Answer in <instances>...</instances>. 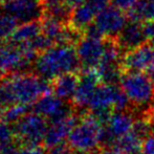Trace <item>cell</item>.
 Masks as SVG:
<instances>
[{"mask_svg":"<svg viewBox=\"0 0 154 154\" xmlns=\"http://www.w3.org/2000/svg\"><path fill=\"white\" fill-rule=\"evenodd\" d=\"M49 92H53L51 83L36 73L3 75L0 82V104L5 108L13 105L31 106Z\"/></svg>","mask_w":154,"mask_h":154,"instance_id":"6da1fadb","label":"cell"},{"mask_svg":"<svg viewBox=\"0 0 154 154\" xmlns=\"http://www.w3.org/2000/svg\"><path fill=\"white\" fill-rule=\"evenodd\" d=\"M34 71L45 81L53 82L60 75L82 70L75 45H54L39 54L34 63Z\"/></svg>","mask_w":154,"mask_h":154,"instance_id":"7a4b0ae2","label":"cell"},{"mask_svg":"<svg viewBox=\"0 0 154 154\" xmlns=\"http://www.w3.org/2000/svg\"><path fill=\"white\" fill-rule=\"evenodd\" d=\"M105 127L91 113L83 116L67 138V145L77 153L93 154L103 146Z\"/></svg>","mask_w":154,"mask_h":154,"instance_id":"3957f363","label":"cell"},{"mask_svg":"<svg viewBox=\"0 0 154 154\" xmlns=\"http://www.w3.org/2000/svg\"><path fill=\"white\" fill-rule=\"evenodd\" d=\"M47 120L36 113H27L13 126L16 140L20 146L40 147L48 129Z\"/></svg>","mask_w":154,"mask_h":154,"instance_id":"277c9868","label":"cell"},{"mask_svg":"<svg viewBox=\"0 0 154 154\" xmlns=\"http://www.w3.org/2000/svg\"><path fill=\"white\" fill-rule=\"evenodd\" d=\"M120 87L134 106H147L154 100V83L144 72H124Z\"/></svg>","mask_w":154,"mask_h":154,"instance_id":"5b68a950","label":"cell"},{"mask_svg":"<svg viewBox=\"0 0 154 154\" xmlns=\"http://www.w3.org/2000/svg\"><path fill=\"white\" fill-rule=\"evenodd\" d=\"M45 11L42 0H8L0 4V12L13 17L18 24L41 21Z\"/></svg>","mask_w":154,"mask_h":154,"instance_id":"8992f818","label":"cell"},{"mask_svg":"<svg viewBox=\"0 0 154 154\" xmlns=\"http://www.w3.org/2000/svg\"><path fill=\"white\" fill-rule=\"evenodd\" d=\"M36 59L37 57L25 54L18 45L6 42L0 53V71L3 75L29 72Z\"/></svg>","mask_w":154,"mask_h":154,"instance_id":"52a82bcc","label":"cell"},{"mask_svg":"<svg viewBox=\"0 0 154 154\" xmlns=\"http://www.w3.org/2000/svg\"><path fill=\"white\" fill-rule=\"evenodd\" d=\"M128 22V17L122 11L107 5L97 13L92 23L104 38H116Z\"/></svg>","mask_w":154,"mask_h":154,"instance_id":"ba28073f","label":"cell"},{"mask_svg":"<svg viewBox=\"0 0 154 154\" xmlns=\"http://www.w3.org/2000/svg\"><path fill=\"white\" fill-rule=\"evenodd\" d=\"M82 69H97L104 53V38L84 35L75 46Z\"/></svg>","mask_w":154,"mask_h":154,"instance_id":"9c48e42d","label":"cell"},{"mask_svg":"<svg viewBox=\"0 0 154 154\" xmlns=\"http://www.w3.org/2000/svg\"><path fill=\"white\" fill-rule=\"evenodd\" d=\"M71 104H66L65 101H62L58 97H56L53 92L43 95L32 105L34 111L36 113L42 116L49 123L60 121L73 113L71 110Z\"/></svg>","mask_w":154,"mask_h":154,"instance_id":"30bf717a","label":"cell"},{"mask_svg":"<svg viewBox=\"0 0 154 154\" xmlns=\"http://www.w3.org/2000/svg\"><path fill=\"white\" fill-rule=\"evenodd\" d=\"M154 62V47L149 42L133 48L123 55L121 66L123 72H142Z\"/></svg>","mask_w":154,"mask_h":154,"instance_id":"8fae6325","label":"cell"},{"mask_svg":"<svg viewBox=\"0 0 154 154\" xmlns=\"http://www.w3.org/2000/svg\"><path fill=\"white\" fill-rule=\"evenodd\" d=\"M77 91L71 100V105L80 109L89 106L97 88L102 83L97 69H82Z\"/></svg>","mask_w":154,"mask_h":154,"instance_id":"7c38bea8","label":"cell"},{"mask_svg":"<svg viewBox=\"0 0 154 154\" xmlns=\"http://www.w3.org/2000/svg\"><path fill=\"white\" fill-rule=\"evenodd\" d=\"M133 116L128 111H114L106 123L103 146H112L118 138L130 133L134 127Z\"/></svg>","mask_w":154,"mask_h":154,"instance_id":"4fadbf2b","label":"cell"},{"mask_svg":"<svg viewBox=\"0 0 154 154\" xmlns=\"http://www.w3.org/2000/svg\"><path fill=\"white\" fill-rule=\"evenodd\" d=\"M77 124L78 116L75 113L63 119V120L49 123L44 143H43L44 147L51 148V147L57 146V145L64 144L65 140L68 138L69 134Z\"/></svg>","mask_w":154,"mask_h":154,"instance_id":"5bb4252c","label":"cell"},{"mask_svg":"<svg viewBox=\"0 0 154 154\" xmlns=\"http://www.w3.org/2000/svg\"><path fill=\"white\" fill-rule=\"evenodd\" d=\"M116 40L124 54L148 42L145 36L143 22L133 20H128L123 31L116 37Z\"/></svg>","mask_w":154,"mask_h":154,"instance_id":"9a60e30c","label":"cell"},{"mask_svg":"<svg viewBox=\"0 0 154 154\" xmlns=\"http://www.w3.org/2000/svg\"><path fill=\"white\" fill-rule=\"evenodd\" d=\"M97 13L99 12L87 1L75 6V8H72L70 18H69V27L79 34L84 35L86 29L94 22Z\"/></svg>","mask_w":154,"mask_h":154,"instance_id":"2e32d148","label":"cell"},{"mask_svg":"<svg viewBox=\"0 0 154 154\" xmlns=\"http://www.w3.org/2000/svg\"><path fill=\"white\" fill-rule=\"evenodd\" d=\"M80 75L78 72L60 75L51 82V91L62 101L72 100L79 85Z\"/></svg>","mask_w":154,"mask_h":154,"instance_id":"e0dca14e","label":"cell"},{"mask_svg":"<svg viewBox=\"0 0 154 154\" xmlns=\"http://www.w3.org/2000/svg\"><path fill=\"white\" fill-rule=\"evenodd\" d=\"M41 34H42L41 21L24 23L17 27L8 42H11L15 45L27 44V43L32 42Z\"/></svg>","mask_w":154,"mask_h":154,"instance_id":"ac0fdd59","label":"cell"},{"mask_svg":"<svg viewBox=\"0 0 154 154\" xmlns=\"http://www.w3.org/2000/svg\"><path fill=\"white\" fill-rule=\"evenodd\" d=\"M144 140L133 131L118 138L112 144L111 150L118 154H140Z\"/></svg>","mask_w":154,"mask_h":154,"instance_id":"d6986e66","label":"cell"},{"mask_svg":"<svg viewBox=\"0 0 154 154\" xmlns=\"http://www.w3.org/2000/svg\"><path fill=\"white\" fill-rule=\"evenodd\" d=\"M126 15L128 20L138 22L154 21V0H140L135 6Z\"/></svg>","mask_w":154,"mask_h":154,"instance_id":"ffe728a7","label":"cell"},{"mask_svg":"<svg viewBox=\"0 0 154 154\" xmlns=\"http://www.w3.org/2000/svg\"><path fill=\"white\" fill-rule=\"evenodd\" d=\"M17 144L13 126L0 122V154H13L18 148Z\"/></svg>","mask_w":154,"mask_h":154,"instance_id":"44dd1931","label":"cell"},{"mask_svg":"<svg viewBox=\"0 0 154 154\" xmlns=\"http://www.w3.org/2000/svg\"><path fill=\"white\" fill-rule=\"evenodd\" d=\"M18 26V22L13 17L0 12V40L8 41Z\"/></svg>","mask_w":154,"mask_h":154,"instance_id":"7402d4cb","label":"cell"},{"mask_svg":"<svg viewBox=\"0 0 154 154\" xmlns=\"http://www.w3.org/2000/svg\"><path fill=\"white\" fill-rule=\"evenodd\" d=\"M29 109V106H25V105H13L10 106V107H6L4 109L2 121L10 124V125H14L20 119H22L25 114H27Z\"/></svg>","mask_w":154,"mask_h":154,"instance_id":"603a6c76","label":"cell"},{"mask_svg":"<svg viewBox=\"0 0 154 154\" xmlns=\"http://www.w3.org/2000/svg\"><path fill=\"white\" fill-rule=\"evenodd\" d=\"M138 1L140 0H109V5L122 11V12H125L127 14L135 6V4Z\"/></svg>","mask_w":154,"mask_h":154,"instance_id":"cb8c5ba5","label":"cell"},{"mask_svg":"<svg viewBox=\"0 0 154 154\" xmlns=\"http://www.w3.org/2000/svg\"><path fill=\"white\" fill-rule=\"evenodd\" d=\"M143 26L147 41L154 47V21L143 22Z\"/></svg>","mask_w":154,"mask_h":154,"instance_id":"d4e9b609","label":"cell"},{"mask_svg":"<svg viewBox=\"0 0 154 154\" xmlns=\"http://www.w3.org/2000/svg\"><path fill=\"white\" fill-rule=\"evenodd\" d=\"M13 154H45L41 147H24L20 146Z\"/></svg>","mask_w":154,"mask_h":154,"instance_id":"484cf974","label":"cell"},{"mask_svg":"<svg viewBox=\"0 0 154 154\" xmlns=\"http://www.w3.org/2000/svg\"><path fill=\"white\" fill-rule=\"evenodd\" d=\"M70 153V148L68 147L67 144H60L57 146L51 147V148H46L45 154H69Z\"/></svg>","mask_w":154,"mask_h":154,"instance_id":"4316f807","label":"cell"},{"mask_svg":"<svg viewBox=\"0 0 154 154\" xmlns=\"http://www.w3.org/2000/svg\"><path fill=\"white\" fill-rule=\"evenodd\" d=\"M142 154H154V136L145 138L142 146Z\"/></svg>","mask_w":154,"mask_h":154,"instance_id":"83f0119b","label":"cell"},{"mask_svg":"<svg viewBox=\"0 0 154 154\" xmlns=\"http://www.w3.org/2000/svg\"><path fill=\"white\" fill-rule=\"evenodd\" d=\"M42 2L44 3L45 8H49V6H54V5H57V4L63 3L65 2V0H42Z\"/></svg>","mask_w":154,"mask_h":154,"instance_id":"f1b7e54d","label":"cell"},{"mask_svg":"<svg viewBox=\"0 0 154 154\" xmlns=\"http://www.w3.org/2000/svg\"><path fill=\"white\" fill-rule=\"evenodd\" d=\"M66 4L68 6H70L71 8H75V6L80 5V4H83L84 2H86V0H65Z\"/></svg>","mask_w":154,"mask_h":154,"instance_id":"f546056e","label":"cell"},{"mask_svg":"<svg viewBox=\"0 0 154 154\" xmlns=\"http://www.w3.org/2000/svg\"><path fill=\"white\" fill-rule=\"evenodd\" d=\"M146 73H147V75H148V77L152 80V82L154 83V62L152 63V65H151V66L147 69Z\"/></svg>","mask_w":154,"mask_h":154,"instance_id":"4dcf8cb0","label":"cell"},{"mask_svg":"<svg viewBox=\"0 0 154 154\" xmlns=\"http://www.w3.org/2000/svg\"><path fill=\"white\" fill-rule=\"evenodd\" d=\"M150 121H151V125H152V133H153V136H154V112L151 114L150 118Z\"/></svg>","mask_w":154,"mask_h":154,"instance_id":"1f68e13d","label":"cell"},{"mask_svg":"<svg viewBox=\"0 0 154 154\" xmlns=\"http://www.w3.org/2000/svg\"><path fill=\"white\" fill-rule=\"evenodd\" d=\"M4 109H5V108H3V106L0 104V120H2V118H3Z\"/></svg>","mask_w":154,"mask_h":154,"instance_id":"d6a6232c","label":"cell"},{"mask_svg":"<svg viewBox=\"0 0 154 154\" xmlns=\"http://www.w3.org/2000/svg\"><path fill=\"white\" fill-rule=\"evenodd\" d=\"M102 154H118V153H116L113 150H111V149H109V150H106V151H104Z\"/></svg>","mask_w":154,"mask_h":154,"instance_id":"836d02e7","label":"cell"},{"mask_svg":"<svg viewBox=\"0 0 154 154\" xmlns=\"http://www.w3.org/2000/svg\"><path fill=\"white\" fill-rule=\"evenodd\" d=\"M5 43H6V42H4V41L0 40V53H1L2 48H3V46H4V44H5Z\"/></svg>","mask_w":154,"mask_h":154,"instance_id":"e575fe53","label":"cell"},{"mask_svg":"<svg viewBox=\"0 0 154 154\" xmlns=\"http://www.w3.org/2000/svg\"><path fill=\"white\" fill-rule=\"evenodd\" d=\"M2 78H3V75H2V73H1V71H0V82H1Z\"/></svg>","mask_w":154,"mask_h":154,"instance_id":"d590c367","label":"cell"},{"mask_svg":"<svg viewBox=\"0 0 154 154\" xmlns=\"http://www.w3.org/2000/svg\"><path fill=\"white\" fill-rule=\"evenodd\" d=\"M6 1H8V0H0V4L3 3V2H6Z\"/></svg>","mask_w":154,"mask_h":154,"instance_id":"8d00e7d4","label":"cell"},{"mask_svg":"<svg viewBox=\"0 0 154 154\" xmlns=\"http://www.w3.org/2000/svg\"><path fill=\"white\" fill-rule=\"evenodd\" d=\"M69 154H82V153H77V152H75V153H71V152H70Z\"/></svg>","mask_w":154,"mask_h":154,"instance_id":"74e56055","label":"cell"}]
</instances>
